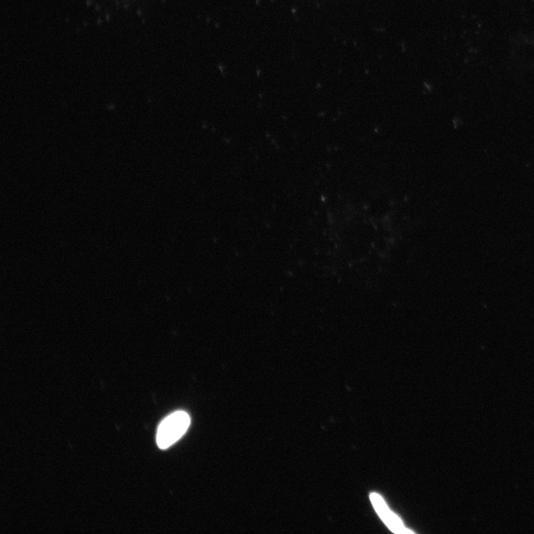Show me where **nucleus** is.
<instances>
[{
	"mask_svg": "<svg viewBox=\"0 0 534 534\" xmlns=\"http://www.w3.org/2000/svg\"><path fill=\"white\" fill-rule=\"evenodd\" d=\"M191 425V417L184 411H177L161 423L158 430L157 443L160 448L166 449L179 440Z\"/></svg>",
	"mask_w": 534,
	"mask_h": 534,
	"instance_id": "f257e3e1",
	"label": "nucleus"
},
{
	"mask_svg": "<svg viewBox=\"0 0 534 534\" xmlns=\"http://www.w3.org/2000/svg\"><path fill=\"white\" fill-rule=\"evenodd\" d=\"M371 500L375 508L377 514L380 515L387 527L396 533H414L407 529L402 520L388 508L384 499L380 495L373 493L371 494Z\"/></svg>",
	"mask_w": 534,
	"mask_h": 534,
	"instance_id": "f03ea898",
	"label": "nucleus"
}]
</instances>
